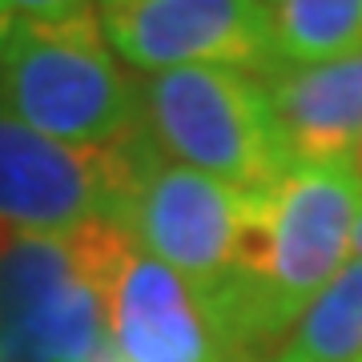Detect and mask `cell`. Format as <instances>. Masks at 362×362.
I'll return each mask as SVG.
<instances>
[{"instance_id":"7","label":"cell","mask_w":362,"mask_h":362,"mask_svg":"<svg viewBox=\"0 0 362 362\" xmlns=\"http://www.w3.org/2000/svg\"><path fill=\"white\" fill-rule=\"evenodd\" d=\"M105 318L125 362H226L189 286L137 246L105 294Z\"/></svg>"},{"instance_id":"6","label":"cell","mask_w":362,"mask_h":362,"mask_svg":"<svg viewBox=\"0 0 362 362\" xmlns=\"http://www.w3.org/2000/svg\"><path fill=\"white\" fill-rule=\"evenodd\" d=\"M141 137L89 153L37 133L0 105V230L73 233L89 221L121 226Z\"/></svg>"},{"instance_id":"11","label":"cell","mask_w":362,"mask_h":362,"mask_svg":"<svg viewBox=\"0 0 362 362\" xmlns=\"http://www.w3.org/2000/svg\"><path fill=\"white\" fill-rule=\"evenodd\" d=\"M97 0H0V25H28V21H57L81 8H93Z\"/></svg>"},{"instance_id":"9","label":"cell","mask_w":362,"mask_h":362,"mask_svg":"<svg viewBox=\"0 0 362 362\" xmlns=\"http://www.w3.org/2000/svg\"><path fill=\"white\" fill-rule=\"evenodd\" d=\"M266 362H362V258L306 302Z\"/></svg>"},{"instance_id":"3","label":"cell","mask_w":362,"mask_h":362,"mask_svg":"<svg viewBox=\"0 0 362 362\" xmlns=\"http://www.w3.org/2000/svg\"><path fill=\"white\" fill-rule=\"evenodd\" d=\"M113 258L97 230H0V362H93L109 346Z\"/></svg>"},{"instance_id":"8","label":"cell","mask_w":362,"mask_h":362,"mask_svg":"<svg viewBox=\"0 0 362 362\" xmlns=\"http://www.w3.org/2000/svg\"><path fill=\"white\" fill-rule=\"evenodd\" d=\"M266 89L294 165L354 161L362 141V57L278 69Z\"/></svg>"},{"instance_id":"1","label":"cell","mask_w":362,"mask_h":362,"mask_svg":"<svg viewBox=\"0 0 362 362\" xmlns=\"http://www.w3.org/2000/svg\"><path fill=\"white\" fill-rule=\"evenodd\" d=\"M0 105L73 149H117L145 133L141 89L121 69L97 13L13 25L0 49Z\"/></svg>"},{"instance_id":"2","label":"cell","mask_w":362,"mask_h":362,"mask_svg":"<svg viewBox=\"0 0 362 362\" xmlns=\"http://www.w3.org/2000/svg\"><path fill=\"white\" fill-rule=\"evenodd\" d=\"M141 121L157 153L266 197L294 169L262 77L233 69H169L137 81Z\"/></svg>"},{"instance_id":"10","label":"cell","mask_w":362,"mask_h":362,"mask_svg":"<svg viewBox=\"0 0 362 362\" xmlns=\"http://www.w3.org/2000/svg\"><path fill=\"white\" fill-rule=\"evenodd\" d=\"M282 69L362 57V0H266Z\"/></svg>"},{"instance_id":"4","label":"cell","mask_w":362,"mask_h":362,"mask_svg":"<svg viewBox=\"0 0 362 362\" xmlns=\"http://www.w3.org/2000/svg\"><path fill=\"white\" fill-rule=\"evenodd\" d=\"M246 209L250 202L238 189L169 161L157 153L149 133L141 137L129 194L121 206V226L133 246L165 262L189 286L202 314L233 282Z\"/></svg>"},{"instance_id":"13","label":"cell","mask_w":362,"mask_h":362,"mask_svg":"<svg viewBox=\"0 0 362 362\" xmlns=\"http://www.w3.org/2000/svg\"><path fill=\"white\" fill-rule=\"evenodd\" d=\"M8 33H13V28H8V25H0V49H4V40H8Z\"/></svg>"},{"instance_id":"12","label":"cell","mask_w":362,"mask_h":362,"mask_svg":"<svg viewBox=\"0 0 362 362\" xmlns=\"http://www.w3.org/2000/svg\"><path fill=\"white\" fill-rule=\"evenodd\" d=\"M350 250H354V258H362V209H358V221H354V238H350Z\"/></svg>"},{"instance_id":"5","label":"cell","mask_w":362,"mask_h":362,"mask_svg":"<svg viewBox=\"0 0 362 362\" xmlns=\"http://www.w3.org/2000/svg\"><path fill=\"white\" fill-rule=\"evenodd\" d=\"M101 37L141 77L169 69H233L274 77V21L266 0H97Z\"/></svg>"}]
</instances>
